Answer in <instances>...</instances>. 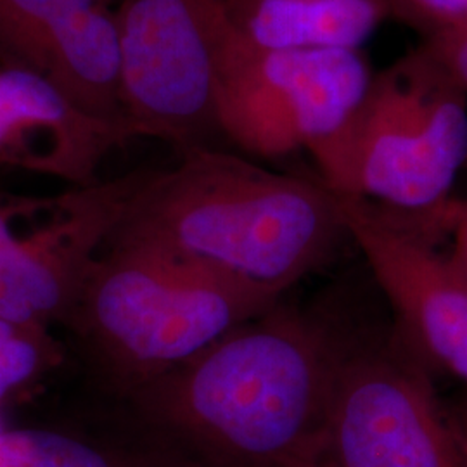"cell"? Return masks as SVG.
<instances>
[{
  "label": "cell",
  "mask_w": 467,
  "mask_h": 467,
  "mask_svg": "<svg viewBox=\"0 0 467 467\" xmlns=\"http://www.w3.org/2000/svg\"><path fill=\"white\" fill-rule=\"evenodd\" d=\"M343 333L281 305L109 403L146 467H305L324 453Z\"/></svg>",
  "instance_id": "obj_1"
},
{
  "label": "cell",
  "mask_w": 467,
  "mask_h": 467,
  "mask_svg": "<svg viewBox=\"0 0 467 467\" xmlns=\"http://www.w3.org/2000/svg\"><path fill=\"white\" fill-rule=\"evenodd\" d=\"M109 237L150 244L281 298L348 237L320 179L277 173L215 148L144 170Z\"/></svg>",
  "instance_id": "obj_2"
},
{
  "label": "cell",
  "mask_w": 467,
  "mask_h": 467,
  "mask_svg": "<svg viewBox=\"0 0 467 467\" xmlns=\"http://www.w3.org/2000/svg\"><path fill=\"white\" fill-rule=\"evenodd\" d=\"M281 298L167 250L109 237L65 327L106 400L182 366Z\"/></svg>",
  "instance_id": "obj_3"
},
{
  "label": "cell",
  "mask_w": 467,
  "mask_h": 467,
  "mask_svg": "<svg viewBox=\"0 0 467 467\" xmlns=\"http://www.w3.org/2000/svg\"><path fill=\"white\" fill-rule=\"evenodd\" d=\"M467 163V94L419 46L374 73L334 192L451 237Z\"/></svg>",
  "instance_id": "obj_4"
},
{
  "label": "cell",
  "mask_w": 467,
  "mask_h": 467,
  "mask_svg": "<svg viewBox=\"0 0 467 467\" xmlns=\"http://www.w3.org/2000/svg\"><path fill=\"white\" fill-rule=\"evenodd\" d=\"M374 73L362 50H253L223 42L218 134L260 158L306 150L318 179L339 184Z\"/></svg>",
  "instance_id": "obj_5"
},
{
  "label": "cell",
  "mask_w": 467,
  "mask_h": 467,
  "mask_svg": "<svg viewBox=\"0 0 467 467\" xmlns=\"http://www.w3.org/2000/svg\"><path fill=\"white\" fill-rule=\"evenodd\" d=\"M431 372L399 331L343 333L324 455L336 467H467Z\"/></svg>",
  "instance_id": "obj_6"
},
{
  "label": "cell",
  "mask_w": 467,
  "mask_h": 467,
  "mask_svg": "<svg viewBox=\"0 0 467 467\" xmlns=\"http://www.w3.org/2000/svg\"><path fill=\"white\" fill-rule=\"evenodd\" d=\"M231 0H118L123 108L135 137L212 148Z\"/></svg>",
  "instance_id": "obj_7"
},
{
  "label": "cell",
  "mask_w": 467,
  "mask_h": 467,
  "mask_svg": "<svg viewBox=\"0 0 467 467\" xmlns=\"http://www.w3.org/2000/svg\"><path fill=\"white\" fill-rule=\"evenodd\" d=\"M144 170L56 196L0 192V317L65 326Z\"/></svg>",
  "instance_id": "obj_8"
},
{
  "label": "cell",
  "mask_w": 467,
  "mask_h": 467,
  "mask_svg": "<svg viewBox=\"0 0 467 467\" xmlns=\"http://www.w3.org/2000/svg\"><path fill=\"white\" fill-rule=\"evenodd\" d=\"M337 198L348 237L397 314V331L430 368L467 384L466 270L414 220L360 198Z\"/></svg>",
  "instance_id": "obj_9"
},
{
  "label": "cell",
  "mask_w": 467,
  "mask_h": 467,
  "mask_svg": "<svg viewBox=\"0 0 467 467\" xmlns=\"http://www.w3.org/2000/svg\"><path fill=\"white\" fill-rule=\"evenodd\" d=\"M129 127L94 117L47 78L0 63V168L87 187L115 150L134 140Z\"/></svg>",
  "instance_id": "obj_10"
},
{
  "label": "cell",
  "mask_w": 467,
  "mask_h": 467,
  "mask_svg": "<svg viewBox=\"0 0 467 467\" xmlns=\"http://www.w3.org/2000/svg\"><path fill=\"white\" fill-rule=\"evenodd\" d=\"M399 0H231L225 40L253 50H362Z\"/></svg>",
  "instance_id": "obj_11"
},
{
  "label": "cell",
  "mask_w": 467,
  "mask_h": 467,
  "mask_svg": "<svg viewBox=\"0 0 467 467\" xmlns=\"http://www.w3.org/2000/svg\"><path fill=\"white\" fill-rule=\"evenodd\" d=\"M115 0H0V63L42 77L87 9Z\"/></svg>",
  "instance_id": "obj_12"
},
{
  "label": "cell",
  "mask_w": 467,
  "mask_h": 467,
  "mask_svg": "<svg viewBox=\"0 0 467 467\" xmlns=\"http://www.w3.org/2000/svg\"><path fill=\"white\" fill-rule=\"evenodd\" d=\"M0 467H146L108 434L0 426Z\"/></svg>",
  "instance_id": "obj_13"
},
{
  "label": "cell",
  "mask_w": 467,
  "mask_h": 467,
  "mask_svg": "<svg viewBox=\"0 0 467 467\" xmlns=\"http://www.w3.org/2000/svg\"><path fill=\"white\" fill-rule=\"evenodd\" d=\"M65 360L50 327L0 317V407L40 383Z\"/></svg>",
  "instance_id": "obj_14"
},
{
  "label": "cell",
  "mask_w": 467,
  "mask_h": 467,
  "mask_svg": "<svg viewBox=\"0 0 467 467\" xmlns=\"http://www.w3.org/2000/svg\"><path fill=\"white\" fill-rule=\"evenodd\" d=\"M403 23L424 38L467 25V0H399Z\"/></svg>",
  "instance_id": "obj_15"
},
{
  "label": "cell",
  "mask_w": 467,
  "mask_h": 467,
  "mask_svg": "<svg viewBox=\"0 0 467 467\" xmlns=\"http://www.w3.org/2000/svg\"><path fill=\"white\" fill-rule=\"evenodd\" d=\"M467 94V25L433 35L420 44Z\"/></svg>",
  "instance_id": "obj_16"
},
{
  "label": "cell",
  "mask_w": 467,
  "mask_h": 467,
  "mask_svg": "<svg viewBox=\"0 0 467 467\" xmlns=\"http://www.w3.org/2000/svg\"><path fill=\"white\" fill-rule=\"evenodd\" d=\"M451 258L466 270L467 274V194L459 201L451 233Z\"/></svg>",
  "instance_id": "obj_17"
},
{
  "label": "cell",
  "mask_w": 467,
  "mask_h": 467,
  "mask_svg": "<svg viewBox=\"0 0 467 467\" xmlns=\"http://www.w3.org/2000/svg\"><path fill=\"white\" fill-rule=\"evenodd\" d=\"M449 412H451V424H453V430L457 433L467 462V399H462L455 405H451Z\"/></svg>",
  "instance_id": "obj_18"
},
{
  "label": "cell",
  "mask_w": 467,
  "mask_h": 467,
  "mask_svg": "<svg viewBox=\"0 0 467 467\" xmlns=\"http://www.w3.org/2000/svg\"><path fill=\"white\" fill-rule=\"evenodd\" d=\"M305 467H336L334 466L333 462L322 453V455H318L317 459L316 461H312L310 464H306Z\"/></svg>",
  "instance_id": "obj_19"
}]
</instances>
